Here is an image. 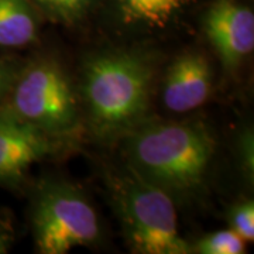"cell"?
Here are the masks:
<instances>
[{
    "label": "cell",
    "instance_id": "cell-1",
    "mask_svg": "<svg viewBox=\"0 0 254 254\" xmlns=\"http://www.w3.org/2000/svg\"><path fill=\"white\" fill-rule=\"evenodd\" d=\"M125 137L127 165L174 200L192 198L203 187L216 150L203 123H141Z\"/></svg>",
    "mask_w": 254,
    "mask_h": 254
},
{
    "label": "cell",
    "instance_id": "cell-2",
    "mask_svg": "<svg viewBox=\"0 0 254 254\" xmlns=\"http://www.w3.org/2000/svg\"><path fill=\"white\" fill-rule=\"evenodd\" d=\"M153 68L147 55L128 50L102 51L85 63L82 96L99 138L125 137L144 122L153 91Z\"/></svg>",
    "mask_w": 254,
    "mask_h": 254
},
{
    "label": "cell",
    "instance_id": "cell-3",
    "mask_svg": "<svg viewBox=\"0 0 254 254\" xmlns=\"http://www.w3.org/2000/svg\"><path fill=\"white\" fill-rule=\"evenodd\" d=\"M112 202L133 253L187 254L192 247L178 230L175 200L128 165L108 180Z\"/></svg>",
    "mask_w": 254,
    "mask_h": 254
},
{
    "label": "cell",
    "instance_id": "cell-4",
    "mask_svg": "<svg viewBox=\"0 0 254 254\" xmlns=\"http://www.w3.org/2000/svg\"><path fill=\"white\" fill-rule=\"evenodd\" d=\"M31 230L37 252L65 254L100 239L98 213L78 187L48 180L37 188L31 203Z\"/></svg>",
    "mask_w": 254,
    "mask_h": 254
},
{
    "label": "cell",
    "instance_id": "cell-5",
    "mask_svg": "<svg viewBox=\"0 0 254 254\" xmlns=\"http://www.w3.org/2000/svg\"><path fill=\"white\" fill-rule=\"evenodd\" d=\"M11 89L9 112L48 136H68L78 126L79 110L72 83L54 60L33 61L18 72Z\"/></svg>",
    "mask_w": 254,
    "mask_h": 254
},
{
    "label": "cell",
    "instance_id": "cell-6",
    "mask_svg": "<svg viewBox=\"0 0 254 254\" xmlns=\"http://www.w3.org/2000/svg\"><path fill=\"white\" fill-rule=\"evenodd\" d=\"M205 33L223 68L236 71L254 48V14L236 0H216L203 20Z\"/></svg>",
    "mask_w": 254,
    "mask_h": 254
},
{
    "label": "cell",
    "instance_id": "cell-7",
    "mask_svg": "<svg viewBox=\"0 0 254 254\" xmlns=\"http://www.w3.org/2000/svg\"><path fill=\"white\" fill-rule=\"evenodd\" d=\"M58 147L51 137L11 112L0 113V181H17Z\"/></svg>",
    "mask_w": 254,
    "mask_h": 254
},
{
    "label": "cell",
    "instance_id": "cell-8",
    "mask_svg": "<svg viewBox=\"0 0 254 254\" xmlns=\"http://www.w3.org/2000/svg\"><path fill=\"white\" fill-rule=\"evenodd\" d=\"M212 66L200 53L180 55L164 78L163 102L175 113H187L202 106L212 92Z\"/></svg>",
    "mask_w": 254,
    "mask_h": 254
},
{
    "label": "cell",
    "instance_id": "cell-9",
    "mask_svg": "<svg viewBox=\"0 0 254 254\" xmlns=\"http://www.w3.org/2000/svg\"><path fill=\"white\" fill-rule=\"evenodd\" d=\"M190 0H115L119 18L131 27L164 28L170 26Z\"/></svg>",
    "mask_w": 254,
    "mask_h": 254
},
{
    "label": "cell",
    "instance_id": "cell-10",
    "mask_svg": "<svg viewBox=\"0 0 254 254\" xmlns=\"http://www.w3.org/2000/svg\"><path fill=\"white\" fill-rule=\"evenodd\" d=\"M37 33V18L28 0H0V47H26Z\"/></svg>",
    "mask_w": 254,
    "mask_h": 254
},
{
    "label": "cell",
    "instance_id": "cell-11",
    "mask_svg": "<svg viewBox=\"0 0 254 254\" xmlns=\"http://www.w3.org/2000/svg\"><path fill=\"white\" fill-rule=\"evenodd\" d=\"M47 18L54 23L73 24L86 16L96 0H30Z\"/></svg>",
    "mask_w": 254,
    "mask_h": 254
},
{
    "label": "cell",
    "instance_id": "cell-12",
    "mask_svg": "<svg viewBox=\"0 0 254 254\" xmlns=\"http://www.w3.org/2000/svg\"><path fill=\"white\" fill-rule=\"evenodd\" d=\"M192 252L200 254H242L246 252V240L232 229L209 233L196 242Z\"/></svg>",
    "mask_w": 254,
    "mask_h": 254
},
{
    "label": "cell",
    "instance_id": "cell-13",
    "mask_svg": "<svg viewBox=\"0 0 254 254\" xmlns=\"http://www.w3.org/2000/svg\"><path fill=\"white\" fill-rule=\"evenodd\" d=\"M230 229L242 236L246 242L254 240V203L253 200H243L236 203L229 213Z\"/></svg>",
    "mask_w": 254,
    "mask_h": 254
},
{
    "label": "cell",
    "instance_id": "cell-14",
    "mask_svg": "<svg viewBox=\"0 0 254 254\" xmlns=\"http://www.w3.org/2000/svg\"><path fill=\"white\" fill-rule=\"evenodd\" d=\"M16 64L11 61H0V100L6 96V93L11 91V86L18 75Z\"/></svg>",
    "mask_w": 254,
    "mask_h": 254
},
{
    "label": "cell",
    "instance_id": "cell-15",
    "mask_svg": "<svg viewBox=\"0 0 254 254\" xmlns=\"http://www.w3.org/2000/svg\"><path fill=\"white\" fill-rule=\"evenodd\" d=\"M240 147H242L243 167L247 173L250 171V175H253V134H252V131H247L246 134H243Z\"/></svg>",
    "mask_w": 254,
    "mask_h": 254
},
{
    "label": "cell",
    "instance_id": "cell-16",
    "mask_svg": "<svg viewBox=\"0 0 254 254\" xmlns=\"http://www.w3.org/2000/svg\"><path fill=\"white\" fill-rule=\"evenodd\" d=\"M11 243V233L9 230H4L3 227H0V254L7 253Z\"/></svg>",
    "mask_w": 254,
    "mask_h": 254
}]
</instances>
